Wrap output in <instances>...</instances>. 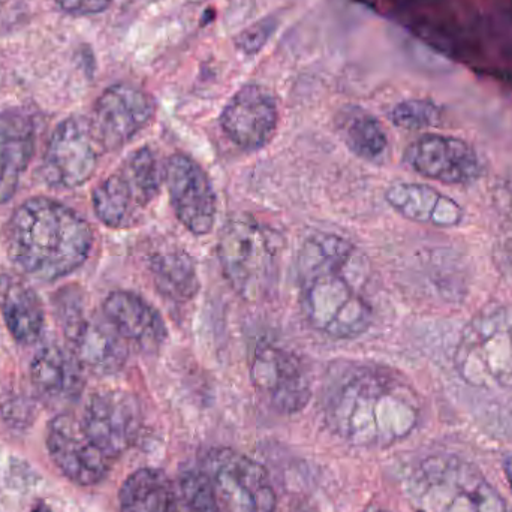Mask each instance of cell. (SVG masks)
<instances>
[{"mask_svg":"<svg viewBox=\"0 0 512 512\" xmlns=\"http://www.w3.org/2000/svg\"><path fill=\"white\" fill-rule=\"evenodd\" d=\"M325 418L349 444L387 447L417 427L420 402L411 385L393 370L351 366L331 382Z\"/></svg>","mask_w":512,"mask_h":512,"instance_id":"obj_1","label":"cell"},{"mask_svg":"<svg viewBox=\"0 0 512 512\" xmlns=\"http://www.w3.org/2000/svg\"><path fill=\"white\" fill-rule=\"evenodd\" d=\"M358 259L351 242L328 233L309 237L298 252L301 309L315 330L333 339H355L372 325V307L352 273Z\"/></svg>","mask_w":512,"mask_h":512,"instance_id":"obj_2","label":"cell"},{"mask_svg":"<svg viewBox=\"0 0 512 512\" xmlns=\"http://www.w3.org/2000/svg\"><path fill=\"white\" fill-rule=\"evenodd\" d=\"M6 251L12 264L27 276L53 282L86 262L93 231L65 204L50 198H30L9 218Z\"/></svg>","mask_w":512,"mask_h":512,"instance_id":"obj_3","label":"cell"},{"mask_svg":"<svg viewBox=\"0 0 512 512\" xmlns=\"http://www.w3.org/2000/svg\"><path fill=\"white\" fill-rule=\"evenodd\" d=\"M409 496L415 512H507L480 469L451 454L424 460L412 475Z\"/></svg>","mask_w":512,"mask_h":512,"instance_id":"obj_4","label":"cell"},{"mask_svg":"<svg viewBox=\"0 0 512 512\" xmlns=\"http://www.w3.org/2000/svg\"><path fill=\"white\" fill-rule=\"evenodd\" d=\"M222 273L243 300H264L277 277L274 234L248 215L228 219L218 242Z\"/></svg>","mask_w":512,"mask_h":512,"instance_id":"obj_5","label":"cell"},{"mask_svg":"<svg viewBox=\"0 0 512 512\" xmlns=\"http://www.w3.org/2000/svg\"><path fill=\"white\" fill-rule=\"evenodd\" d=\"M454 361L468 384L512 390V309L496 307L472 319Z\"/></svg>","mask_w":512,"mask_h":512,"instance_id":"obj_6","label":"cell"},{"mask_svg":"<svg viewBox=\"0 0 512 512\" xmlns=\"http://www.w3.org/2000/svg\"><path fill=\"white\" fill-rule=\"evenodd\" d=\"M162 179L155 152L150 147L135 150L93 191L95 215L114 230L135 227L158 197Z\"/></svg>","mask_w":512,"mask_h":512,"instance_id":"obj_7","label":"cell"},{"mask_svg":"<svg viewBox=\"0 0 512 512\" xmlns=\"http://www.w3.org/2000/svg\"><path fill=\"white\" fill-rule=\"evenodd\" d=\"M204 472L225 512H276V493L267 472L249 457L219 448L207 456Z\"/></svg>","mask_w":512,"mask_h":512,"instance_id":"obj_8","label":"cell"},{"mask_svg":"<svg viewBox=\"0 0 512 512\" xmlns=\"http://www.w3.org/2000/svg\"><path fill=\"white\" fill-rule=\"evenodd\" d=\"M99 152L89 119L69 117L51 134L39 173L50 188H78L95 174Z\"/></svg>","mask_w":512,"mask_h":512,"instance_id":"obj_9","label":"cell"},{"mask_svg":"<svg viewBox=\"0 0 512 512\" xmlns=\"http://www.w3.org/2000/svg\"><path fill=\"white\" fill-rule=\"evenodd\" d=\"M251 381L259 397L280 414L300 412L312 397V385L303 361L271 343L256 346L251 360Z\"/></svg>","mask_w":512,"mask_h":512,"instance_id":"obj_10","label":"cell"},{"mask_svg":"<svg viewBox=\"0 0 512 512\" xmlns=\"http://www.w3.org/2000/svg\"><path fill=\"white\" fill-rule=\"evenodd\" d=\"M155 110L152 96L140 87L114 84L96 101L90 128L101 150L113 152L140 134L152 122Z\"/></svg>","mask_w":512,"mask_h":512,"instance_id":"obj_11","label":"cell"},{"mask_svg":"<svg viewBox=\"0 0 512 512\" xmlns=\"http://www.w3.org/2000/svg\"><path fill=\"white\" fill-rule=\"evenodd\" d=\"M164 182L177 219L195 236H206L215 227V189L206 171L189 156L176 153L164 167Z\"/></svg>","mask_w":512,"mask_h":512,"instance_id":"obj_12","label":"cell"},{"mask_svg":"<svg viewBox=\"0 0 512 512\" xmlns=\"http://www.w3.org/2000/svg\"><path fill=\"white\" fill-rule=\"evenodd\" d=\"M81 426L99 450L116 459L137 441L141 430L140 403L125 391L93 394L81 418Z\"/></svg>","mask_w":512,"mask_h":512,"instance_id":"obj_13","label":"cell"},{"mask_svg":"<svg viewBox=\"0 0 512 512\" xmlns=\"http://www.w3.org/2000/svg\"><path fill=\"white\" fill-rule=\"evenodd\" d=\"M405 162L421 176L445 185H468L483 173L471 144L451 135L426 134L409 144Z\"/></svg>","mask_w":512,"mask_h":512,"instance_id":"obj_14","label":"cell"},{"mask_svg":"<svg viewBox=\"0 0 512 512\" xmlns=\"http://www.w3.org/2000/svg\"><path fill=\"white\" fill-rule=\"evenodd\" d=\"M47 447L57 468L80 486H95L107 477L110 456L99 450L84 433L81 421L72 415L54 418L48 429Z\"/></svg>","mask_w":512,"mask_h":512,"instance_id":"obj_15","label":"cell"},{"mask_svg":"<svg viewBox=\"0 0 512 512\" xmlns=\"http://www.w3.org/2000/svg\"><path fill=\"white\" fill-rule=\"evenodd\" d=\"M279 110L273 93L259 84L243 86L225 105L222 131L240 149H262L273 138Z\"/></svg>","mask_w":512,"mask_h":512,"instance_id":"obj_16","label":"cell"},{"mask_svg":"<svg viewBox=\"0 0 512 512\" xmlns=\"http://www.w3.org/2000/svg\"><path fill=\"white\" fill-rule=\"evenodd\" d=\"M69 349L81 366L96 375H114L128 360V342L104 318L83 315L63 327Z\"/></svg>","mask_w":512,"mask_h":512,"instance_id":"obj_17","label":"cell"},{"mask_svg":"<svg viewBox=\"0 0 512 512\" xmlns=\"http://www.w3.org/2000/svg\"><path fill=\"white\" fill-rule=\"evenodd\" d=\"M102 313L126 342L141 351L158 352L167 340V325L158 310L134 292H111Z\"/></svg>","mask_w":512,"mask_h":512,"instance_id":"obj_18","label":"cell"},{"mask_svg":"<svg viewBox=\"0 0 512 512\" xmlns=\"http://www.w3.org/2000/svg\"><path fill=\"white\" fill-rule=\"evenodd\" d=\"M84 370L71 349L50 345L33 358L30 379L39 399L56 408L80 399L86 385Z\"/></svg>","mask_w":512,"mask_h":512,"instance_id":"obj_19","label":"cell"},{"mask_svg":"<svg viewBox=\"0 0 512 512\" xmlns=\"http://www.w3.org/2000/svg\"><path fill=\"white\" fill-rule=\"evenodd\" d=\"M35 125L17 110L0 113V204L14 197L35 152Z\"/></svg>","mask_w":512,"mask_h":512,"instance_id":"obj_20","label":"cell"},{"mask_svg":"<svg viewBox=\"0 0 512 512\" xmlns=\"http://www.w3.org/2000/svg\"><path fill=\"white\" fill-rule=\"evenodd\" d=\"M387 203L403 218L439 228L456 227L463 210L457 201L420 183H394L385 192Z\"/></svg>","mask_w":512,"mask_h":512,"instance_id":"obj_21","label":"cell"},{"mask_svg":"<svg viewBox=\"0 0 512 512\" xmlns=\"http://www.w3.org/2000/svg\"><path fill=\"white\" fill-rule=\"evenodd\" d=\"M0 307L14 339L32 345L44 330L45 313L38 294L26 282L6 277L0 292Z\"/></svg>","mask_w":512,"mask_h":512,"instance_id":"obj_22","label":"cell"},{"mask_svg":"<svg viewBox=\"0 0 512 512\" xmlns=\"http://www.w3.org/2000/svg\"><path fill=\"white\" fill-rule=\"evenodd\" d=\"M149 270L158 291L176 303H186L200 291L197 265L179 246L156 249L150 255Z\"/></svg>","mask_w":512,"mask_h":512,"instance_id":"obj_23","label":"cell"},{"mask_svg":"<svg viewBox=\"0 0 512 512\" xmlns=\"http://www.w3.org/2000/svg\"><path fill=\"white\" fill-rule=\"evenodd\" d=\"M122 512H179V499L167 475L158 469L134 472L119 493Z\"/></svg>","mask_w":512,"mask_h":512,"instance_id":"obj_24","label":"cell"},{"mask_svg":"<svg viewBox=\"0 0 512 512\" xmlns=\"http://www.w3.org/2000/svg\"><path fill=\"white\" fill-rule=\"evenodd\" d=\"M343 135L349 149L366 161H376L388 149V138L381 122L366 111L352 110L343 122Z\"/></svg>","mask_w":512,"mask_h":512,"instance_id":"obj_25","label":"cell"},{"mask_svg":"<svg viewBox=\"0 0 512 512\" xmlns=\"http://www.w3.org/2000/svg\"><path fill=\"white\" fill-rule=\"evenodd\" d=\"M390 120L397 128L420 131L441 123L442 108L432 99H406L394 105Z\"/></svg>","mask_w":512,"mask_h":512,"instance_id":"obj_26","label":"cell"},{"mask_svg":"<svg viewBox=\"0 0 512 512\" xmlns=\"http://www.w3.org/2000/svg\"><path fill=\"white\" fill-rule=\"evenodd\" d=\"M180 493L186 512H221L212 481L204 471H188L182 475Z\"/></svg>","mask_w":512,"mask_h":512,"instance_id":"obj_27","label":"cell"},{"mask_svg":"<svg viewBox=\"0 0 512 512\" xmlns=\"http://www.w3.org/2000/svg\"><path fill=\"white\" fill-rule=\"evenodd\" d=\"M0 415L12 429L24 430L36 418V403L26 394L8 393L0 399Z\"/></svg>","mask_w":512,"mask_h":512,"instance_id":"obj_28","label":"cell"},{"mask_svg":"<svg viewBox=\"0 0 512 512\" xmlns=\"http://www.w3.org/2000/svg\"><path fill=\"white\" fill-rule=\"evenodd\" d=\"M277 23L274 18H264L258 23L252 24L248 29L243 30L236 38V45L240 50L248 54H254L264 47L265 42L270 38L271 33L276 29Z\"/></svg>","mask_w":512,"mask_h":512,"instance_id":"obj_29","label":"cell"},{"mask_svg":"<svg viewBox=\"0 0 512 512\" xmlns=\"http://www.w3.org/2000/svg\"><path fill=\"white\" fill-rule=\"evenodd\" d=\"M113 0H57L60 8L75 15L98 14L105 11Z\"/></svg>","mask_w":512,"mask_h":512,"instance_id":"obj_30","label":"cell"},{"mask_svg":"<svg viewBox=\"0 0 512 512\" xmlns=\"http://www.w3.org/2000/svg\"><path fill=\"white\" fill-rule=\"evenodd\" d=\"M504 471L505 475H507V480L508 483H510V487L512 490V454L510 457H507V459H505Z\"/></svg>","mask_w":512,"mask_h":512,"instance_id":"obj_31","label":"cell"},{"mask_svg":"<svg viewBox=\"0 0 512 512\" xmlns=\"http://www.w3.org/2000/svg\"><path fill=\"white\" fill-rule=\"evenodd\" d=\"M32 512H53L50 510V508L47 507L45 504H38L36 505V508H33Z\"/></svg>","mask_w":512,"mask_h":512,"instance_id":"obj_32","label":"cell"},{"mask_svg":"<svg viewBox=\"0 0 512 512\" xmlns=\"http://www.w3.org/2000/svg\"><path fill=\"white\" fill-rule=\"evenodd\" d=\"M0 5H2V0H0Z\"/></svg>","mask_w":512,"mask_h":512,"instance_id":"obj_33","label":"cell"},{"mask_svg":"<svg viewBox=\"0 0 512 512\" xmlns=\"http://www.w3.org/2000/svg\"><path fill=\"white\" fill-rule=\"evenodd\" d=\"M378 512H385V511H378Z\"/></svg>","mask_w":512,"mask_h":512,"instance_id":"obj_34","label":"cell"}]
</instances>
